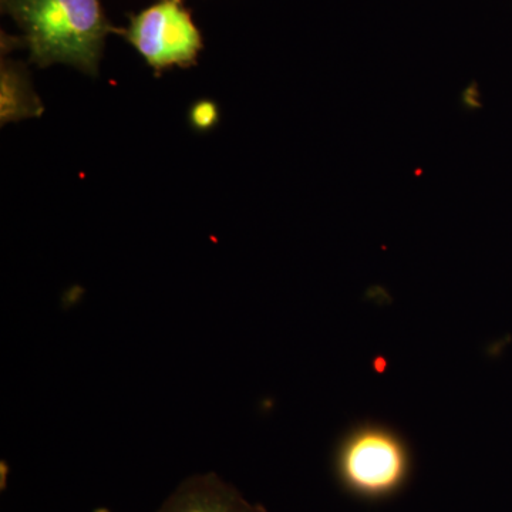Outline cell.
I'll list each match as a JSON object with an SVG mask.
<instances>
[{
    "mask_svg": "<svg viewBox=\"0 0 512 512\" xmlns=\"http://www.w3.org/2000/svg\"><path fill=\"white\" fill-rule=\"evenodd\" d=\"M220 119V109L212 100H197L188 111V123L197 133H208L220 123Z\"/></svg>",
    "mask_w": 512,
    "mask_h": 512,
    "instance_id": "6",
    "label": "cell"
},
{
    "mask_svg": "<svg viewBox=\"0 0 512 512\" xmlns=\"http://www.w3.org/2000/svg\"><path fill=\"white\" fill-rule=\"evenodd\" d=\"M3 13L15 20L29 49L30 63L40 69L62 63L99 76L104 43L121 30L104 15L101 0H0Z\"/></svg>",
    "mask_w": 512,
    "mask_h": 512,
    "instance_id": "1",
    "label": "cell"
},
{
    "mask_svg": "<svg viewBox=\"0 0 512 512\" xmlns=\"http://www.w3.org/2000/svg\"><path fill=\"white\" fill-rule=\"evenodd\" d=\"M121 36L146 60L157 77L173 69H190L204 49L201 30L183 0H157L130 16Z\"/></svg>",
    "mask_w": 512,
    "mask_h": 512,
    "instance_id": "3",
    "label": "cell"
},
{
    "mask_svg": "<svg viewBox=\"0 0 512 512\" xmlns=\"http://www.w3.org/2000/svg\"><path fill=\"white\" fill-rule=\"evenodd\" d=\"M93 512H111L109 508H97V510H94Z\"/></svg>",
    "mask_w": 512,
    "mask_h": 512,
    "instance_id": "7",
    "label": "cell"
},
{
    "mask_svg": "<svg viewBox=\"0 0 512 512\" xmlns=\"http://www.w3.org/2000/svg\"><path fill=\"white\" fill-rule=\"evenodd\" d=\"M156 512H268L248 501L234 485L218 474H195L185 478L165 498Z\"/></svg>",
    "mask_w": 512,
    "mask_h": 512,
    "instance_id": "4",
    "label": "cell"
},
{
    "mask_svg": "<svg viewBox=\"0 0 512 512\" xmlns=\"http://www.w3.org/2000/svg\"><path fill=\"white\" fill-rule=\"evenodd\" d=\"M335 470L349 493L382 500L406 485L412 471V453L397 431L379 423H363L340 440Z\"/></svg>",
    "mask_w": 512,
    "mask_h": 512,
    "instance_id": "2",
    "label": "cell"
},
{
    "mask_svg": "<svg viewBox=\"0 0 512 512\" xmlns=\"http://www.w3.org/2000/svg\"><path fill=\"white\" fill-rule=\"evenodd\" d=\"M42 111L25 67L2 59V124L40 116Z\"/></svg>",
    "mask_w": 512,
    "mask_h": 512,
    "instance_id": "5",
    "label": "cell"
}]
</instances>
